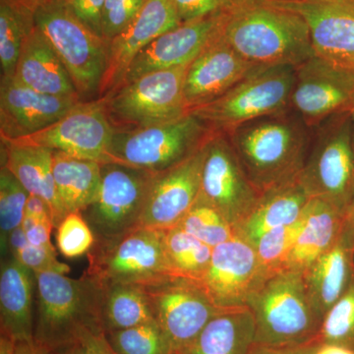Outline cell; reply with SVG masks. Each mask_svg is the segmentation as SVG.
I'll use <instances>...</instances> for the list:
<instances>
[{"instance_id":"35","label":"cell","mask_w":354,"mask_h":354,"mask_svg":"<svg viewBox=\"0 0 354 354\" xmlns=\"http://www.w3.org/2000/svg\"><path fill=\"white\" fill-rule=\"evenodd\" d=\"M178 225L213 248L235 235L234 227L227 218L200 196Z\"/></svg>"},{"instance_id":"38","label":"cell","mask_w":354,"mask_h":354,"mask_svg":"<svg viewBox=\"0 0 354 354\" xmlns=\"http://www.w3.org/2000/svg\"><path fill=\"white\" fill-rule=\"evenodd\" d=\"M302 223L304 215L292 225L274 228L267 232L252 245L268 274L285 270L286 261L301 230Z\"/></svg>"},{"instance_id":"36","label":"cell","mask_w":354,"mask_h":354,"mask_svg":"<svg viewBox=\"0 0 354 354\" xmlns=\"http://www.w3.org/2000/svg\"><path fill=\"white\" fill-rule=\"evenodd\" d=\"M118 354H174L167 337L157 322L106 333Z\"/></svg>"},{"instance_id":"51","label":"cell","mask_w":354,"mask_h":354,"mask_svg":"<svg viewBox=\"0 0 354 354\" xmlns=\"http://www.w3.org/2000/svg\"><path fill=\"white\" fill-rule=\"evenodd\" d=\"M315 354H354V349L337 346V344H323L319 346Z\"/></svg>"},{"instance_id":"17","label":"cell","mask_w":354,"mask_h":354,"mask_svg":"<svg viewBox=\"0 0 354 354\" xmlns=\"http://www.w3.org/2000/svg\"><path fill=\"white\" fill-rule=\"evenodd\" d=\"M209 140L183 162L153 174L141 227L160 230L176 227L192 208L200 195Z\"/></svg>"},{"instance_id":"26","label":"cell","mask_w":354,"mask_h":354,"mask_svg":"<svg viewBox=\"0 0 354 354\" xmlns=\"http://www.w3.org/2000/svg\"><path fill=\"white\" fill-rule=\"evenodd\" d=\"M344 216L346 212L330 203L311 198L285 270L304 272L332 248L344 232Z\"/></svg>"},{"instance_id":"11","label":"cell","mask_w":354,"mask_h":354,"mask_svg":"<svg viewBox=\"0 0 354 354\" xmlns=\"http://www.w3.org/2000/svg\"><path fill=\"white\" fill-rule=\"evenodd\" d=\"M153 172L109 162L102 164L101 185L94 201L81 212L95 241L114 239L141 227Z\"/></svg>"},{"instance_id":"15","label":"cell","mask_w":354,"mask_h":354,"mask_svg":"<svg viewBox=\"0 0 354 354\" xmlns=\"http://www.w3.org/2000/svg\"><path fill=\"white\" fill-rule=\"evenodd\" d=\"M114 134L101 100L81 102L51 127L15 143L44 147L71 157L109 164ZM7 141V140H6Z\"/></svg>"},{"instance_id":"16","label":"cell","mask_w":354,"mask_h":354,"mask_svg":"<svg viewBox=\"0 0 354 354\" xmlns=\"http://www.w3.org/2000/svg\"><path fill=\"white\" fill-rule=\"evenodd\" d=\"M269 274L254 247L235 234L213 249L208 269L198 283L218 309L247 308L249 298Z\"/></svg>"},{"instance_id":"42","label":"cell","mask_w":354,"mask_h":354,"mask_svg":"<svg viewBox=\"0 0 354 354\" xmlns=\"http://www.w3.org/2000/svg\"><path fill=\"white\" fill-rule=\"evenodd\" d=\"M181 23L208 17L232 8L227 0H171Z\"/></svg>"},{"instance_id":"49","label":"cell","mask_w":354,"mask_h":354,"mask_svg":"<svg viewBox=\"0 0 354 354\" xmlns=\"http://www.w3.org/2000/svg\"><path fill=\"white\" fill-rule=\"evenodd\" d=\"M29 243L28 242L27 237L22 227L16 228L13 230L12 234L9 236L8 241V256L12 255V254L17 252L21 248H23L25 245ZM7 256V257H8Z\"/></svg>"},{"instance_id":"8","label":"cell","mask_w":354,"mask_h":354,"mask_svg":"<svg viewBox=\"0 0 354 354\" xmlns=\"http://www.w3.org/2000/svg\"><path fill=\"white\" fill-rule=\"evenodd\" d=\"M298 180L311 198L346 212L354 199V150L351 111L317 127Z\"/></svg>"},{"instance_id":"47","label":"cell","mask_w":354,"mask_h":354,"mask_svg":"<svg viewBox=\"0 0 354 354\" xmlns=\"http://www.w3.org/2000/svg\"><path fill=\"white\" fill-rule=\"evenodd\" d=\"M34 216L43 221H51V213L48 203L41 199V197L29 195L25 206V215Z\"/></svg>"},{"instance_id":"1","label":"cell","mask_w":354,"mask_h":354,"mask_svg":"<svg viewBox=\"0 0 354 354\" xmlns=\"http://www.w3.org/2000/svg\"><path fill=\"white\" fill-rule=\"evenodd\" d=\"M309 129L288 109L249 121L225 134L261 195L299 176L311 145Z\"/></svg>"},{"instance_id":"54","label":"cell","mask_w":354,"mask_h":354,"mask_svg":"<svg viewBox=\"0 0 354 354\" xmlns=\"http://www.w3.org/2000/svg\"><path fill=\"white\" fill-rule=\"evenodd\" d=\"M11 1L16 2V3H19L21 6H24L28 7V8L32 9V10L35 11L37 6H38L39 0H11Z\"/></svg>"},{"instance_id":"46","label":"cell","mask_w":354,"mask_h":354,"mask_svg":"<svg viewBox=\"0 0 354 354\" xmlns=\"http://www.w3.org/2000/svg\"><path fill=\"white\" fill-rule=\"evenodd\" d=\"M55 228L53 223H38L30 230H25L26 237L32 245L50 246L53 245L50 236Z\"/></svg>"},{"instance_id":"27","label":"cell","mask_w":354,"mask_h":354,"mask_svg":"<svg viewBox=\"0 0 354 354\" xmlns=\"http://www.w3.org/2000/svg\"><path fill=\"white\" fill-rule=\"evenodd\" d=\"M14 78L43 94L79 97L66 67L37 27L23 46Z\"/></svg>"},{"instance_id":"40","label":"cell","mask_w":354,"mask_h":354,"mask_svg":"<svg viewBox=\"0 0 354 354\" xmlns=\"http://www.w3.org/2000/svg\"><path fill=\"white\" fill-rule=\"evenodd\" d=\"M147 0H104L102 38L106 43L115 38L138 15Z\"/></svg>"},{"instance_id":"22","label":"cell","mask_w":354,"mask_h":354,"mask_svg":"<svg viewBox=\"0 0 354 354\" xmlns=\"http://www.w3.org/2000/svg\"><path fill=\"white\" fill-rule=\"evenodd\" d=\"M255 67L239 55L221 35L188 66L183 88L188 111L216 101Z\"/></svg>"},{"instance_id":"37","label":"cell","mask_w":354,"mask_h":354,"mask_svg":"<svg viewBox=\"0 0 354 354\" xmlns=\"http://www.w3.org/2000/svg\"><path fill=\"white\" fill-rule=\"evenodd\" d=\"M317 341L354 349V274L344 295L324 316Z\"/></svg>"},{"instance_id":"9","label":"cell","mask_w":354,"mask_h":354,"mask_svg":"<svg viewBox=\"0 0 354 354\" xmlns=\"http://www.w3.org/2000/svg\"><path fill=\"white\" fill-rule=\"evenodd\" d=\"M84 272L100 286H143L176 276L165 248L164 230L139 227L114 239L95 241Z\"/></svg>"},{"instance_id":"2","label":"cell","mask_w":354,"mask_h":354,"mask_svg":"<svg viewBox=\"0 0 354 354\" xmlns=\"http://www.w3.org/2000/svg\"><path fill=\"white\" fill-rule=\"evenodd\" d=\"M223 39L256 66H299L314 57L308 26L301 16L269 0L228 10Z\"/></svg>"},{"instance_id":"10","label":"cell","mask_w":354,"mask_h":354,"mask_svg":"<svg viewBox=\"0 0 354 354\" xmlns=\"http://www.w3.org/2000/svg\"><path fill=\"white\" fill-rule=\"evenodd\" d=\"M214 131L194 114L130 131H114L109 148L111 162L157 174L196 152Z\"/></svg>"},{"instance_id":"41","label":"cell","mask_w":354,"mask_h":354,"mask_svg":"<svg viewBox=\"0 0 354 354\" xmlns=\"http://www.w3.org/2000/svg\"><path fill=\"white\" fill-rule=\"evenodd\" d=\"M11 257L32 272L51 271L66 274L70 272L68 265L58 261L53 245L36 246L28 243Z\"/></svg>"},{"instance_id":"56","label":"cell","mask_w":354,"mask_h":354,"mask_svg":"<svg viewBox=\"0 0 354 354\" xmlns=\"http://www.w3.org/2000/svg\"><path fill=\"white\" fill-rule=\"evenodd\" d=\"M351 120H353V150H354V106L351 111Z\"/></svg>"},{"instance_id":"52","label":"cell","mask_w":354,"mask_h":354,"mask_svg":"<svg viewBox=\"0 0 354 354\" xmlns=\"http://www.w3.org/2000/svg\"><path fill=\"white\" fill-rule=\"evenodd\" d=\"M16 342L8 335L0 334V354H15Z\"/></svg>"},{"instance_id":"31","label":"cell","mask_w":354,"mask_h":354,"mask_svg":"<svg viewBox=\"0 0 354 354\" xmlns=\"http://www.w3.org/2000/svg\"><path fill=\"white\" fill-rule=\"evenodd\" d=\"M101 286V318L104 333L155 322L148 298L141 286L116 283Z\"/></svg>"},{"instance_id":"20","label":"cell","mask_w":354,"mask_h":354,"mask_svg":"<svg viewBox=\"0 0 354 354\" xmlns=\"http://www.w3.org/2000/svg\"><path fill=\"white\" fill-rule=\"evenodd\" d=\"M181 24L171 0H147L127 29L108 41L106 68L99 100L106 99L120 87L133 60L146 46Z\"/></svg>"},{"instance_id":"33","label":"cell","mask_w":354,"mask_h":354,"mask_svg":"<svg viewBox=\"0 0 354 354\" xmlns=\"http://www.w3.org/2000/svg\"><path fill=\"white\" fill-rule=\"evenodd\" d=\"M165 248L176 276L200 281L208 269L213 247L207 245L179 225L164 230Z\"/></svg>"},{"instance_id":"50","label":"cell","mask_w":354,"mask_h":354,"mask_svg":"<svg viewBox=\"0 0 354 354\" xmlns=\"http://www.w3.org/2000/svg\"><path fill=\"white\" fill-rule=\"evenodd\" d=\"M344 232L348 234L349 241H351L354 247V199L346 211V216H344Z\"/></svg>"},{"instance_id":"45","label":"cell","mask_w":354,"mask_h":354,"mask_svg":"<svg viewBox=\"0 0 354 354\" xmlns=\"http://www.w3.org/2000/svg\"><path fill=\"white\" fill-rule=\"evenodd\" d=\"M320 346L317 341L295 346H266L254 342L246 354H315Z\"/></svg>"},{"instance_id":"14","label":"cell","mask_w":354,"mask_h":354,"mask_svg":"<svg viewBox=\"0 0 354 354\" xmlns=\"http://www.w3.org/2000/svg\"><path fill=\"white\" fill-rule=\"evenodd\" d=\"M199 196L234 227L250 214L259 199L225 133L215 132L209 140Z\"/></svg>"},{"instance_id":"30","label":"cell","mask_w":354,"mask_h":354,"mask_svg":"<svg viewBox=\"0 0 354 354\" xmlns=\"http://www.w3.org/2000/svg\"><path fill=\"white\" fill-rule=\"evenodd\" d=\"M58 199L65 214L81 213L94 201L101 185L102 164L53 151Z\"/></svg>"},{"instance_id":"48","label":"cell","mask_w":354,"mask_h":354,"mask_svg":"<svg viewBox=\"0 0 354 354\" xmlns=\"http://www.w3.org/2000/svg\"><path fill=\"white\" fill-rule=\"evenodd\" d=\"M15 354H57L53 349L43 346L39 342H16Z\"/></svg>"},{"instance_id":"5","label":"cell","mask_w":354,"mask_h":354,"mask_svg":"<svg viewBox=\"0 0 354 354\" xmlns=\"http://www.w3.org/2000/svg\"><path fill=\"white\" fill-rule=\"evenodd\" d=\"M35 25L66 67L81 101L99 100L108 43L77 18L66 0H39Z\"/></svg>"},{"instance_id":"19","label":"cell","mask_w":354,"mask_h":354,"mask_svg":"<svg viewBox=\"0 0 354 354\" xmlns=\"http://www.w3.org/2000/svg\"><path fill=\"white\" fill-rule=\"evenodd\" d=\"M269 1L304 18L317 57L354 70V0Z\"/></svg>"},{"instance_id":"3","label":"cell","mask_w":354,"mask_h":354,"mask_svg":"<svg viewBox=\"0 0 354 354\" xmlns=\"http://www.w3.org/2000/svg\"><path fill=\"white\" fill-rule=\"evenodd\" d=\"M34 272L35 341L57 351L87 330H104L102 286L94 279L85 272L78 279L57 272Z\"/></svg>"},{"instance_id":"23","label":"cell","mask_w":354,"mask_h":354,"mask_svg":"<svg viewBox=\"0 0 354 354\" xmlns=\"http://www.w3.org/2000/svg\"><path fill=\"white\" fill-rule=\"evenodd\" d=\"M36 277L11 256L0 267V334L16 342L34 341Z\"/></svg>"},{"instance_id":"21","label":"cell","mask_w":354,"mask_h":354,"mask_svg":"<svg viewBox=\"0 0 354 354\" xmlns=\"http://www.w3.org/2000/svg\"><path fill=\"white\" fill-rule=\"evenodd\" d=\"M79 102V97L37 92L14 76L0 79V139L14 141L41 131Z\"/></svg>"},{"instance_id":"53","label":"cell","mask_w":354,"mask_h":354,"mask_svg":"<svg viewBox=\"0 0 354 354\" xmlns=\"http://www.w3.org/2000/svg\"><path fill=\"white\" fill-rule=\"evenodd\" d=\"M57 354H83L82 348L78 342L68 346H62L55 351Z\"/></svg>"},{"instance_id":"39","label":"cell","mask_w":354,"mask_h":354,"mask_svg":"<svg viewBox=\"0 0 354 354\" xmlns=\"http://www.w3.org/2000/svg\"><path fill=\"white\" fill-rule=\"evenodd\" d=\"M95 241L90 225L80 213L68 214L57 227L58 250L65 257L87 255Z\"/></svg>"},{"instance_id":"12","label":"cell","mask_w":354,"mask_h":354,"mask_svg":"<svg viewBox=\"0 0 354 354\" xmlns=\"http://www.w3.org/2000/svg\"><path fill=\"white\" fill-rule=\"evenodd\" d=\"M141 286L174 354L189 346L207 324L223 311L193 279L171 274Z\"/></svg>"},{"instance_id":"44","label":"cell","mask_w":354,"mask_h":354,"mask_svg":"<svg viewBox=\"0 0 354 354\" xmlns=\"http://www.w3.org/2000/svg\"><path fill=\"white\" fill-rule=\"evenodd\" d=\"M83 354H118L106 339L104 330H87L78 341Z\"/></svg>"},{"instance_id":"34","label":"cell","mask_w":354,"mask_h":354,"mask_svg":"<svg viewBox=\"0 0 354 354\" xmlns=\"http://www.w3.org/2000/svg\"><path fill=\"white\" fill-rule=\"evenodd\" d=\"M29 192L6 167L0 169V248L1 259L8 256L9 236L20 227Z\"/></svg>"},{"instance_id":"32","label":"cell","mask_w":354,"mask_h":354,"mask_svg":"<svg viewBox=\"0 0 354 354\" xmlns=\"http://www.w3.org/2000/svg\"><path fill=\"white\" fill-rule=\"evenodd\" d=\"M35 27L34 10L11 0H0L1 79L15 74L21 51Z\"/></svg>"},{"instance_id":"43","label":"cell","mask_w":354,"mask_h":354,"mask_svg":"<svg viewBox=\"0 0 354 354\" xmlns=\"http://www.w3.org/2000/svg\"><path fill=\"white\" fill-rule=\"evenodd\" d=\"M77 18L91 31L102 38V23L104 0H66Z\"/></svg>"},{"instance_id":"13","label":"cell","mask_w":354,"mask_h":354,"mask_svg":"<svg viewBox=\"0 0 354 354\" xmlns=\"http://www.w3.org/2000/svg\"><path fill=\"white\" fill-rule=\"evenodd\" d=\"M354 106V70L314 55L295 68L290 109L311 128Z\"/></svg>"},{"instance_id":"18","label":"cell","mask_w":354,"mask_h":354,"mask_svg":"<svg viewBox=\"0 0 354 354\" xmlns=\"http://www.w3.org/2000/svg\"><path fill=\"white\" fill-rule=\"evenodd\" d=\"M228 10L183 23L158 37L135 57L120 85L151 72L190 64L221 38Z\"/></svg>"},{"instance_id":"25","label":"cell","mask_w":354,"mask_h":354,"mask_svg":"<svg viewBox=\"0 0 354 354\" xmlns=\"http://www.w3.org/2000/svg\"><path fill=\"white\" fill-rule=\"evenodd\" d=\"M310 199L298 177L266 191L250 214L234 227L235 234L254 245L267 232L299 221Z\"/></svg>"},{"instance_id":"7","label":"cell","mask_w":354,"mask_h":354,"mask_svg":"<svg viewBox=\"0 0 354 354\" xmlns=\"http://www.w3.org/2000/svg\"><path fill=\"white\" fill-rule=\"evenodd\" d=\"M188 65L158 70L122 84L104 102L114 131H130L183 118L189 113L184 99Z\"/></svg>"},{"instance_id":"4","label":"cell","mask_w":354,"mask_h":354,"mask_svg":"<svg viewBox=\"0 0 354 354\" xmlns=\"http://www.w3.org/2000/svg\"><path fill=\"white\" fill-rule=\"evenodd\" d=\"M246 307L255 323V344L301 346L317 341L322 326L323 317L310 299L302 272L281 270L270 274Z\"/></svg>"},{"instance_id":"6","label":"cell","mask_w":354,"mask_h":354,"mask_svg":"<svg viewBox=\"0 0 354 354\" xmlns=\"http://www.w3.org/2000/svg\"><path fill=\"white\" fill-rule=\"evenodd\" d=\"M295 67L257 66L216 101L192 109L212 131L227 133L249 121L290 109Z\"/></svg>"},{"instance_id":"29","label":"cell","mask_w":354,"mask_h":354,"mask_svg":"<svg viewBox=\"0 0 354 354\" xmlns=\"http://www.w3.org/2000/svg\"><path fill=\"white\" fill-rule=\"evenodd\" d=\"M254 342L255 323L250 310H223L177 354H246Z\"/></svg>"},{"instance_id":"28","label":"cell","mask_w":354,"mask_h":354,"mask_svg":"<svg viewBox=\"0 0 354 354\" xmlns=\"http://www.w3.org/2000/svg\"><path fill=\"white\" fill-rule=\"evenodd\" d=\"M353 254L354 247L344 230L337 243L302 272L310 299L323 319L353 279Z\"/></svg>"},{"instance_id":"24","label":"cell","mask_w":354,"mask_h":354,"mask_svg":"<svg viewBox=\"0 0 354 354\" xmlns=\"http://www.w3.org/2000/svg\"><path fill=\"white\" fill-rule=\"evenodd\" d=\"M1 165L12 172L29 194L41 197L48 203L53 225L57 228L67 215L55 187L53 151L44 147L1 140Z\"/></svg>"},{"instance_id":"55","label":"cell","mask_w":354,"mask_h":354,"mask_svg":"<svg viewBox=\"0 0 354 354\" xmlns=\"http://www.w3.org/2000/svg\"><path fill=\"white\" fill-rule=\"evenodd\" d=\"M227 1L230 2L232 8V7L243 6V4L246 3H251V2L257 1V0H227Z\"/></svg>"},{"instance_id":"57","label":"cell","mask_w":354,"mask_h":354,"mask_svg":"<svg viewBox=\"0 0 354 354\" xmlns=\"http://www.w3.org/2000/svg\"><path fill=\"white\" fill-rule=\"evenodd\" d=\"M274 1H279V2H297V1H302V0H274Z\"/></svg>"},{"instance_id":"58","label":"cell","mask_w":354,"mask_h":354,"mask_svg":"<svg viewBox=\"0 0 354 354\" xmlns=\"http://www.w3.org/2000/svg\"><path fill=\"white\" fill-rule=\"evenodd\" d=\"M353 265H354V254H353Z\"/></svg>"}]
</instances>
